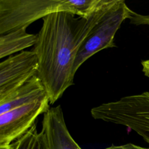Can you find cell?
I'll use <instances>...</instances> for the list:
<instances>
[{
	"mask_svg": "<svg viewBox=\"0 0 149 149\" xmlns=\"http://www.w3.org/2000/svg\"><path fill=\"white\" fill-rule=\"evenodd\" d=\"M116 0H108L88 17H76L66 11L42 19V24L32 51L37 61L36 76L53 104L73 84V66L78 51L96 23Z\"/></svg>",
	"mask_w": 149,
	"mask_h": 149,
	"instance_id": "obj_1",
	"label": "cell"
},
{
	"mask_svg": "<svg viewBox=\"0 0 149 149\" xmlns=\"http://www.w3.org/2000/svg\"><path fill=\"white\" fill-rule=\"evenodd\" d=\"M92 117L134 131L149 144V91L128 95L91 109Z\"/></svg>",
	"mask_w": 149,
	"mask_h": 149,
	"instance_id": "obj_2",
	"label": "cell"
},
{
	"mask_svg": "<svg viewBox=\"0 0 149 149\" xmlns=\"http://www.w3.org/2000/svg\"><path fill=\"white\" fill-rule=\"evenodd\" d=\"M60 11L70 12L67 0H0V36L26 29L35 21Z\"/></svg>",
	"mask_w": 149,
	"mask_h": 149,
	"instance_id": "obj_3",
	"label": "cell"
},
{
	"mask_svg": "<svg viewBox=\"0 0 149 149\" xmlns=\"http://www.w3.org/2000/svg\"><path fill=\"white\" fill-rule=\"evenodd\" d=\"M123 0H116L91 29L77 54L73 72L88 58L98 52L115 47L114 38L122 23L128 19L132 12Z\"/></svg>",
	"mask_w": 149,
	"mask_h": 149,
	"instance_id": "obj_4",
	"label": "cell"
},
{
	"mask_svg": "<svg viewBox=\"0 0 149 149\" xmlns=\"http://www.w3.org/2000/svg\"><path fill=\"white\" fill-rule=\"evenodd\" d=\"M49 104L46 96L0 115V146L10 145L24 134Z\"/></svg>",
	"mask_w": 149,
	"mask_h": 149,
	"instance_id": "obj_5",
	"label": "cell"
},
{
	"mask_svg": "<svg viewBox=\"0 0 149 149\" xmlns=\"http://www.w3.org/2000/svg\"><path fill=\"white\" fill-rule=\"evenodd\" d=\"M37 61L32 50L23 51L0 62V102L36 75Z\"/></svg>",
	"mask_w": 149,
	"mask_h": 149,
	"instance_id": "obj_6",
	"label": "cell"
},
{
	"mask_svg": "<svg viewBox=\"0 0 149 149\" xmlns=\"http://www.w3.org/2000/svg\"><path fill=\"white\" fill-rule=\"evenodd\" d=\"M41 132L47 149H81L68 131L61 105L50 107L44 113Z\"/></svg>",
	"mask_w": 149,
	"mask_h": 149,
	"instance_id": "obj_7",
	"label": "cell"
},
{
	"mask_svg": "<svg viewBox=\"0 0 149 149\" xmlns=\"http://www.w3.org/2000/svg\"><path fill=\"white\" fill-rule=\"evenodd\" d=\"M46 96L40 80L35 75L0 102V115Z\"/></svg>",
	"mask_w": 149,
	"mask_h": 149,
	"instance_id": "obj_8",
	"label": "cell"
},
{
	"mask_svg": "<svg viewBox=\"0 0 149 149\" xmlns=\"http://www.w3.org/2000/svg\"><path fill=\"white\" fill-rule=\"evenodd\" d=\"M108 0H68L70 12L81 17H88L102 8Z\"/></svg>",
	"mask_w": 149,
	"mask_h": 149,
	"instance_id": "obj_9",
	"label": "cell"
},
{
	"mask_svg": "<svg viewBox=\"0 0 149 149\" xmlns=\"http://www.w3.org/2000/svg\"><path fill=\"white\" fill-rule=\"evenodd\" d=\"M38 132L35 123L30 129L18 139L16 149H32Z\"/></svg>",
	"mask_w": 149,
	"mask_h": 149,
	"instance_id": "obj_10",
	"label": "cell"
},
{
	"mask_svg": "<svg viewBox=\"0 0 149 149\" xmlns=\"http://www.w3.org/2000/svg\"><path fill=\"white\" fill-rule=\"evenodd\" d=\"M32 149H47L44 137L41 132L38 133Z\"/></svg>",
	"mask_w": 149,
	"mask_h": 149,
	"instance_id": "obj_11",
	"label": "cell"
},
{
	"mask_svg": "<svg viewBox=\"0 0 149 149\" xmlns=\"http://www.w3.org/2000/svg\"><path fill=\"white\" fill-rule=\"evenodd\" d=\"M105 149H149V147L147 148L132 143H127L125 144L119 146L112 145Z\"/></svg>",
	"mask_w": 149,
	"mask_h": 149,
	"instance_id": "obj_12",
	"label": "cell"
},
{
	"mask_svg": "<svg viewBox=\"0 0 149 149\" xmlns=\"http://www.w3.org/2000/svg\"><path fill=\"white\" fill-rule=\"evenodd\" d=\"M142 66V72L149 79V59L143 60L141 62Z\"/></svg>",
	"mask_w": 149,
	"mask_h": 149,
	"instance_id": "obj_13",
	"label": "cell"
},
{
	"mask_svg": "<svg viewBox=\"0 0 149 149\" xmlns=\"http://www.w3.org/2000/svg\"><path fill=\"white\" fill-rule=\"evenodd\" d=\"M18 139L12 143H11L10 145L5 146H0V149H16L17 146L18 145Z\"/></svg>",
	"mask_w": 149,
	"mask_h": 149,
	"instance_id": "obj_14",
	"label": "cell"
}]
</instances>
